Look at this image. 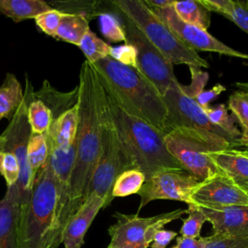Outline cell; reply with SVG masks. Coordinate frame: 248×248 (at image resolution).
Here are the masks:
<instances>
[{
	"mask_svg": "<svg viewBox=\"0 0 248 248\" xmlns=\"http://www.w3.org/2000/svg\"><path fill=\"white\" fill-rule=\"evenodd\" d=\"M77 88L78 126L76 138V157L57 216L54 233L55 248L61 244V234L67 222L85 200L86 190L101 152L104 90L93 65L87 60L81 65Z\"/></svg>",
	"mask_w": 248,
	"mask_h": 248,
	"instance_id": "1",
	"label": "cell"
},
{
	"mask_svg": "<svg viewBox=\"0 0 248 248\" xmlns=\"http://www.w3.org/2000/svg\"><path fill=\"white\" fill-rule=\"evenodd\" d=\"M204 248H248V238L212 233Z\"/></svg>",
	"mask_w": 248,
	"mask_h": 248,
	"instance_id": "36",
	"label": "cell"
},
{
	"mask_svg": "<svg viewBox=\"0 0 248 248\" xmlns=\"http://www.w3.org/2000/svg\"><path fill=\"white\" fill-rule=\"evenodd\" d=\"M228 109L232 111L240 126L238 146L248 150V93L241 90L232 93L228 100Z\"/></svg>",
	"mask_w": 248,
	"mask_h": 248,
	"instance_id": "25",
	"label": "cell"
},
{
	"mask_svg": "<svg viewBox=\"0 0 248 248\" xmlns=\"http://www.w3.org/2000/svg\"><path fill=\"white\" fill-rule=\"evenodd\" d=\"M187 214V218L182 219V225L179 230L180 235L183 237H200L202 228L207 222L205 215L201 207L195 204L188 205Z\"/></svg>",
	"mask_w": 248,
	"mask_h": 248,
	"instance_id": "30",
	"label": "cell"
},
{
	"mask_svg": "<svg viewBox=\"0 0 248 248\" xmlns=\"http://www.w3.org/2000/svg\"><path fill=\"white\" fill-rule=\"evenodd\" d=\"M186 213L187 209L182 208L150 217H140L137 213L124 214L115 212L113 217L116 222L108 230L110 236L108 246L118 247L144 244L149 247L157 231L163 229L167 224L180 219Z\"/></svg>",
	"mask_w": 248,
	"mask_h": 248,
	"instance_id": "9",
	"label": "cell"
},
{
	"mask_svg": "<svg viewBox=\"0 0 248 248\" xmlns=\"http://www.w3.org/2000/svg\"><path fill=\"white\" fill-rule=\"evenodd\" d=\"M26 83L24 95L27 98V118L31 134H46L54 119L53 112L43 100L35 99L33 88L27 78Z\"/></svg>",
	"mask_w": 248,
	"mask_h": 248,
	"instance_id": "20",
	"label": "cell"
},
{
	"mask_svg": "<svg viewBox=\"0 0 248 248\" xmlns=\"http://www.w3.org/2000/svg\"><path fill=\"white\" fill-rule=\"evenodd\" d=\"M245 191H246V192H247V194H248V188H247V189H245Z\"/></svg>",
	"mask_w": 248,
	"mask_h": 248,
	"instance_id": "47",
	"label": "cell"
},
{
	"mask_svg": "<svg viewBox=\"0 0 248 248\" xmlns=\"http://www.w3.org/2000/svg\"><path fill=\"white\" fill-rule=\"evenodd\" d=\"M89 29V20L84 16L62 13L55 39L78 46Z\"/></svg>",
	"mask_w": 248,
	"mask_h": 248,
	"instance_id": "23",
	"label": "cell"
},
{
	"mask_svg": "<svg viewBox=\"0 0 248 248\" xmlns=\"http://www.w3.org/2000/svg\"><path fill=\"white\" fill-rule=\"evenodd\" d=\"M175 0H145L144 3L151 10H164L172 8Z\"/></svg>",
	"mask_w": 248,
	"mask_h": 248,
	"instance_id": "43",
	"label": "cell"
},
{
	"mask_svg": "<svg viewBox=\"0 0 248 248\" xmlns=\"http://www.w3.org/2000/svg\"><path fill=\"white\" fill-rule=\"evenodd\" d=\"M100 30L103 36L112 43H126V36L121 21L111 13L104 12L99 16Z\"/></svg>",
	"mask_w": 248,
	"mask_h": 248,
	"instance_id": "32",
	"label": "cell"
},
{
	"mask_svg": "<svg viewBox=\"0 0 248 248\" xmlns=\"http://www.w3.org/2000/svg\"><path fill=\"white\" fill-rule=\"evenodd\" d=\"M211 123L226 132L237 142L240 138V130L236 127V119L233 115H230L228 108L224 104H218L213 107H207L203 109Z\"/></svg>",
	"mask_w": 248,
	"mask_h": 248,
	"instance_id": "28",
	"label": "cell"
},
{
	"mask_svg": "<svg viewBox=\"0 0 248 248\" xmlns=\"http://www.w3.org/2000/svg\"><path fill=\"white\" fill-rule=\"evenodd\" d=\"M200 182L186 171L168 170L159 172L145 180L138 193L140 199L138 213L147 203L156 200H171L183 202L188 205L194 204L191 197Z\"/></svg>",
	"mask_w": 248,
	"mask_h": 248,
	"instance_id": "11",
	"label": "cell"
},
{
	"mask_svg": "<svg viewBox=\"0 0 248 248\" xmlns=\"http://www.w3.org/2000/svg\"><path fill=\"white\" fill-rule=\"evenodd\" d=\"M209 241L208 236H200V237H183L176 236V243L171 248H204Z\"/></svg>",
	"mask_w": 248,
	"mask_h": 248,
	"instance_id": "42",
	"label": "cell"
},
{
	"mask_svg": "<svg viewBox=\"0 0 248 248\" xmlns=\"http://www.w3.org/2000/svg\"><path fill=\"white\" fill-rule=\"evenodd\" d=\"M124 28L126 43L131 44L137 51V70L141 73L163 96L169 87L177 81L173 65L154 46L138 26L125 15L116 12Z\"/></svg>",
	"mask_w": 248,
	"mask_h": 248,
	"instance_id": "8",
	"label": "cell"
},
{
	"mask_svg": "<svg viewBox=\"0 0 248 248\" xmlns=\"http://www.w3.org/2000/svg\"><path fill=\"white\" fill-rule=\"evenodd\" d=\"M145 182L144 174L136 169L127 170L120 173L114 181L112 198H123L138 194Z\"/></svg>",
	"mask_w": 248,
	"mask_h": 248,
	"instance_id": "27",
	"label": "cell"
},
{
	"mask_svg": "<svg viewBox=\"0 0 248 248\" xmlns=\"http://www.w3.org/2000/svg\"><path fill=\"white\" fill-rule=\"evenodd\" d=\"M163 99L167 108L166 133L173 131L193 139L210 151L235 148L238 142L209 120L203 108L181 88L178 81L173 82Z\"/></svg>",
	"mask_w": 248,
	"mask_h": 248,
	"instance_id": "5",
	"label": "cell"
},
{
	"mask_svg": "<svg viewBox=\"0 0 248 248\" xmlns=\"http://www.w3.org/2000/svg\"><path fill=\"white\" fill-rule=\"evenodd\" d=\"M98 79L129 114L166 132L167 108L153 83L137 69L107 56L92 64Z\"/></svg>",
	"mask_w": 248,
	"mask_h": 248,
	"instance_id": "3",
	"label": "cell"
},
{
	"mask_svg": "<svg viewBox=\"0 0 248 248\" xmlns=\"http://www.w3.org/2000/svg\"><path fill=\"white\" fill-rule=\"evenodd\" d=\"M170 31L188 47L195 51H211L219 54L248 60V54L238 51L222 43L207 30L183 21L174 12L173 7L164 10H152Z\"/></svg>",
	"mask_w": 248,
	"mask_h": 248,
	"instance_id": "12",
	"label": "cell"
},
{
	"mask_svg": "<svg viewBox=\"0 0 248 248\" xmlns=\"http://www.w3.org/2000/svg\"><path fill=\"white\" fill-rule=\"evenodd\" d=\"M104 104L134 168L144 174L145 180L162 171H185L169 151L165 142V133L126 112L105 89Z\"/></svg>",
	"mask_w": 248,
	"mask_h": 248,
	"instance_id": "2",
	"label": "cell"
},
{
	"mask_svg": "<svg viewBox=\"0 0 248 248\" xmlns=\"http://www.w3.org/2000/svg\"><path fill=\"white\" fill-rule=\"evenodd\" d=\"M5 143H6V138H5V135L2 133L0 135V152H2L4 150Z\"/></svg>",
	"mask_w": 248,
	"mask_h": 248,
	"instance_id": "46",
	"label": "cell"
},
{
	"mask_svg": "<svg viewBox=\"0 0 248 248\" xmlns=\"http://www.w3.org/2000/svg\"><path fill=\"white\" fill-rule=\"evenodd\" d=\"M48 158V145L45 134H31L27 145V163L35 178Z\"/></svg>",
	"mask_w": 248,
	"mask_h": 248,
	"instance_id": "26",
	"label": "cell"
},
{
	"mask_svg": "<svg viewBox=\"0 0 248 248\" xmlns=\"http://www.w3.org/2000/svg\"><path fill=\"white\" fill-rule=\"evenodd\" d=\"M165 142L170 154L185 171L199 181L206 180L221 172L209 155L210 150L202 143L173 131L165 134Z\"/></svg>",
	"mask_w": 248,
	"mask_h": 248,
	"instance_id": "13",
	"label": "cell"
},
{
	"mask_svg": "<svg viewBox=\"0 0 248 248\" xmlns=\"http://www.w3.org/2000/svg\"><path fill=\"white\" fill-rule=\"evenodd\" d=\"M78 46L85 55L86 60L91 64L109 56V50L111 47V46L100 39L90 29L82 37Z\"/></svg>",
	"mask_w": 248,
	"mask_h": 248,
	"instance_id": "29",
	"label": "cell"
},
{
	"mask_svg": "<svg viewBox=\"0 0 248 248\" xmlns=\"http://www.w3.org/2000/svg\"><path fill=\"white\" fill-rule=\"evenodd\" d=\"M0 174L6 181L7 187H11L17 183L19 177V165L16 156L3 150L0 152Z\"/></svg>",
	"mask_w": 248,
	"mask_h": 248,
	"instance_id": "33",
	"label": "cell"
},
{
	"mask_svg": "<svg viewBox=\"0 0 248 248\" xmlns=\"http://www.w3.org/2000/svg\"><path fill=\"white\" fill-rule=\"evenodd\" d=\"M116 12L125 15L144 34L148 41L173 65L208 68V62L197 51L185 46L170 29L141 0L111 1Z\"/></svg>",
	"mask_w": 248,
	"mask_h": 248,
	"instance_id": "6",
	"label": "cell"
},
{
	"mask_svg": "<svg viewBox=\"0 0 248 248\" xmlns=\"http://www.w3.org/2000/svg\"><path fill=\"white\" fill-rule=\"evenodd\" d=\"M50 9L52 7L42 0H0V14L10 17L16 23L35 18Z\"/></svg>",
	"mask_w": 248,
	"mask_h": 248,
	"instance_id": "21",
	"label": "cell"
},
{
	"mask_svg": "<svg viewBox=\"0 0 248 248\" xmlns=\"http://www.w3.org/2000/svg\"><path fill=\"white\" fill-rule=\"evenodd\" d=\"M177 236V232L164 228L157 231L149 245L150 248H167L168 245Z\"/></svg>",
	"mask_w": 248,
	"mask_h": 248,
	"instance_id": "41",
	"label": "cell"
},
{
	"mask_svg": "<svg viewBox=\"0 0 248 248\" xmlns=\"http://www.w3.org/2000/svg\"><path fill=\"white\" fill-rule=\"evenodd\" d=\"M224 91H226V87L222 85L221 83H217L212 88L208 90H203L201 93H199L197 96H195L193 99L198 103V105L202 108H206L209 107V103L216 99L220 94H222Z\"/></svg>",
	"mask_w": 248,
	"mask_h": 248,
	"instance_id": "39",
	"label": "cell"
},
{
	"mask_svg": "<svg viewBox=\"0 0 248 248\" xmlns=\"http://www.w3.org/2000/svg\"><path fill=\"white\" fill-rule=\"evenodd\" d=\"M107 248H148V246L144 244H140V245H122L118 247H107Z\"/></svg>",
	"mask_w": 248,
	"mask_h": 248,
	"instance_id": "45",
	"label": "cell"
},
{
	"mask_svg": "<svg viewBox=\"0 0 248 248\" xmlns=\"http://www.w3.org/2000/svg\"><path fill=\"white\" fill-rule=\"evenodd\" d=\"M59 196L48 161L38 171L30 199L20 208L19 248H55Z\"/></svg>",
	"mask_w": 248,
	"mask_h": 248,
	"instance_id": "4",
	"label": "cell"
},
{
	"mask_svg": "<svg viewBox=\"0 0 248 248\" xmlns=\"http://www.w3.org/2000/svg\"><path fill=\"white\" fill-rule=\"evenodd\" d=\"M20 208L21 203L16 184L7 187L5 196L0 200V248H19Z\"/></svg>",
	"mask_w": 248,
	"mask_h": 248,
	"instance_id": "17",
	"label": "cell"
},
{
	"mask_svg": "<svg viewBox=\"0 0 248 248\" xmlns=\"http://www.w3.org/2000/svg\"><path fill=\"white\" fill-rule=\"evenodd\" d=\"M109 56L119 63L137 69V51L136 48L128 43L117 46H111Z\"/></svg>",
	"mask_w": 248,
	"mask_h": 248,
	"instance_id": "35",
	"label": "cell"
},
{
	"mask_svg": "<svg viewBox=\"0 0 248 248\" xmlns=\"http://www.w3.org/2000/svg\"><path fill=\"white\" fill-rule=\"evenodd\" d=\"M78 126V108L77 103L63 110L52 121L45 134L48 152L54 149H66L74 143Z\"/></svg>",
	"mask_w": 248,
	"mask_h": 248,
	"instance_id": "18",
	"label": "cell"
},
{
	"mask_svg": "<svg viewBox=\"0 0 248 248\" xmlns=\"http://www.w3.org/2000/svg\"><path fill=\"white\" fill-rule=\"evenodd\" d=\"M103 108L101 152L92 178L88 184L85 199L91 194H95L105 201L104 208H106L113 200L111 193L114 181L118 175L127 170L135 168L107 114L104 98Z\"/></svg>",
	"mask_w": 248,
	"mask_h": 248,
	"instance_id": "7",
	"label": "cell"
},
{
	"mask_svg": "<svg viewBox=\"0 0 248 248\" xmlns=\"http://www.w3.org/2000/svg\"><path fill=\"white\" fill-rule=\"evenodd\" d=\"M244 150H245V149H244ZM246 151H247V152H248V150H246Z\"/></svg>",
	"mask_w": 248,
	"mask_h": 248,
	"instance_id": "48",
	"label": "cell"
},
{
	"mask_svg": "<svg viewBox=\"0 0 248 248\" xmlns=\"http://www.w3.org/2000/svg\"><path fill=\"white\" fill-rule=\"evenodd\" d=\"M173 10L186 23L196 25L204 30H207L210 26L211 12L202 5L201 0L174 1Z\"/></svg>",
	"mask_w": 248,
	"mask_h": 248,
	"instance_id": "24",
	"label": "cell"
},
{
	"mask_svg": "<svg viewBox=\"0 0 248 248\" xmlns=\"http://www.w3.org/2000/svg\"><path fill=\"white\" fill-rule=\"evenodd\" d=\"M24 100V92L21 84L15 75L6 74L5 79L0 85V120L12 119L19 105Z\"/></svg>",
	"mask_w": 248,
	"mask_h": 248,
	"instance_id": "22",
	"label": "cell"
},
{
	"mask_svg": "<svg viewBox=\"0 0 248 248\" xmlns=\"http://www.w3.org/2000/svg\"><path fill=\"white\" fill-rule=\"evenodd\" d=\"M226 17L248 34V0L233 1L232 10Z\"/></svg>",
	"mask_w": 248,
	"mask_h": 248,
	"instance_id": "37",
	"label": "cell"
},
{
	"mask_svg": "<svg viewBox=\"0 0 248 248\" xmlns=\"http://www.w3.org/2000/svg\"><path fill=\"white\" fill-rule=\"evenodd\" d=\"M62 13L52 8L38 16H36L35 22L37 26L46 35L55 38L56 32L60 23Z\"/></svg>",
	"mask_w": 248,
	"mask_h": 248,
	"instance_id": "34",
	"label": "cell"
},
{
	"mask_svg": "<svg viewBox=\"0 0 248 248\" xmlns=\"http://www.w3.org/2000/svg\"><path fill=\"white\" fill-rule=\"evenodd\" d=\"M191 199L195 205L208 209L248 206L247 192L222 172L201 181Z\"/></svg>",
	"mask_w": 248,
	"mask_h": 248,
	"instance_id": "14",
	"label": "cell"
},
{
	"mask_svg": "<svg viewBox=\"0 0 248 248\" xmlns=\"http://www.w3.org/2000/svg\"><path fill=\"white\" fill-rule=\"evenodd\" d=\"M191 76H192V83L189 87L181 85L182 90L189 95L190 97L194 98L199 93L203 91V87L207 82L208 79V74L206 72L202 71L200 68L197 67H189Z\"/></svg>",
	"mask_w": 248,
	"mask_h": 248,
	"instance_id": "38",
	"label": "cell"
},
{
	"mask_svg": "<svg viewBox=\"0 0 248 248\" xmlns=\"http://www.w3.org/2000/svg\"><path fill=\"white\" fill-rule=\"evenodd\" d=\"M56 10L63 14H78L84 16L88 20L94 16H99L104 13L100 8L98 1H69V2H54Z\"/></svg>",
	"mask_w": 248,
	"mask_h": 248,
	"instance_id": "31",
	"label": "cell"
},
{
	"mask_svg": "<svg viewBox=\"0 0 248 248\" xmlns=\"http://www.w3.org/2000/svg\"><path fill=\"white\" fill-rule=\"evenodd\" d=\"M202 5L210 12L218 13L225 17L232 12V0H201Z\"/></svg>",
	"mask_w": 248,
	"mask_h": 248,
	"instance_id": "40",
	"label": "cell"
},
{
	"mask_svg": "<svg viewBox=\"0 0 248 248\" xmlns=\"http://www.w3.org/2000/svg\"><path fill=\"white\" fill-rule=\"evenodd\" d=\"M209 155L218 170L232 178L244 190L248 188V152L236 148L210 151Z\"/></svg>",
	"mask_w": 248,
	"mask_h": 248,
	"instance_id": "19",
	"label": "cell"
},
{
	"mask_svg": "<svg viewBox=\"0 0 248 248\" xmlns=\"http://www.w3.org/2000/svg\"><path fill=\"white\" fill-rule=\"evenodd\" d=\"M105 201L95 194L88 196L78 210L67 222L62 234L61 243L64 248H81L84 243V236L97 216L104 208Z\"/></svg>",
	"mask_w": 248,
	"mask_h": 248,
	"instance_id": "15",
	"label": "cell"
},
{
	"mask_svg": "<svg viewBox=\"0 0 248 248\" xmlns=\"http://www.w3.org/2000/svg\"><path fill=\"white\" fill-rule=\"evenodd\" d=\"M214 234L248 238V206H231L222 209L201 207Z\"/></svg>",
	"mask_w": 248,
	"mask_h": 248,
	"instance_id": "16",
	"label": "cell"
},
{
	"mask_svg": "<svg viewBox=\"0 0 248 248\" xmlns=\"http://www.w3.org/2000/svg\"><path fill=\"white\" fill-rule=\"evenodd\" d=\"M235 87L238 88V90H241V91H244L246 93H248V81H238V82H235L234 83Z\"/></svg>",
	"mask_w": 248,
	"mask_h": 248,
	"instance_id": "44",
	"label": "cell"
},
{
	"mask_svg": "<svg viewBox=\"0 0 248 248\" xmlns=\"http://www.w3.org/2000/svg\"><path fill=\"white\" fill-rule=\"evenodd\" d=\"M3 134L6 138L4 150L13 153L19 165V177L16 186L22 207L30 199L35 180L27 163V145L31 130L27 118V98L25 95Z\"/></svg>",
	"mask_w": 248,
	"mask_h": 248,
	"instance_id": "10",
	"label": "cell"
}]
</instances>
